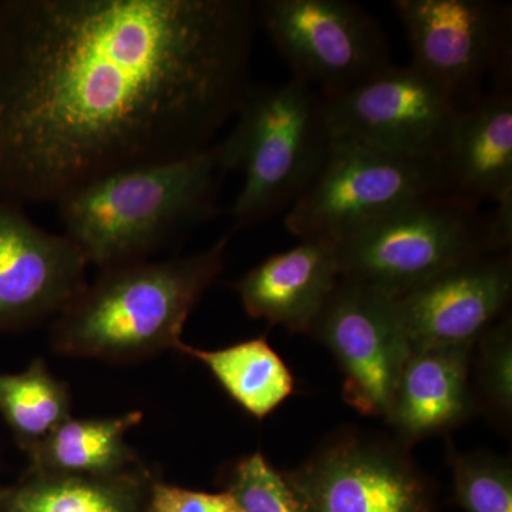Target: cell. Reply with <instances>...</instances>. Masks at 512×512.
<instances>
[{
    "instance_id": "6da1fadb",
    "label": "cell",
    "mask_w": 512,
    "mask_h": 512,
    "mask_svg": "<svg viewBox=\"0 0 512 512\" xmlns=\"http://www.w3.org/2000/svg\"><path fill=\"white\" fill-rule=\"evenodd\" d=\"M248 0H0V195L194 156L251 90Z\"/></svg>"
},
{
    "instance_id": "7a4b0ae2",
    "label": "cell",
    "mask_w": 512,
    "mask_h": 512,
    "mask_svg": "<svg viewBox=\"0 0 512 512\" xmlns=\"http://www.w3.org/2000/svg\"><path fill=\"white\" fill-rule=\"evenodd\" d=\"M227 174L214 143L194 156L104 175L56 202L63 234L100 271L148 261L218 214Z\"/></svg>"
},
{
    "instance_id": "3957f363",
    "label": "cell",
    "mask_w": 512,
    "mask_h": 512,
    "mask_svg": "<svg viewBox=\"0 0 512 512\" xmlns=\"http://www.w3.org/2000/svg\"><path fill=\"white\" fill-rule=\"evenodd\" d=\"M229 238L197 254L103 269L53 322V350L131 363L177 349L188 316L224 269Z\"/></svg>"
},
{
    "instance_id": "277c9868",
    "label": "cell",
    "mask_w": 512,
    "mask_h": 512,
    "mask_svg": "<svg viewBox=\"0 0 512 512\" xmlns=\"http://www.w3.org/2000/svg\"><path fill=\"white\" fill-rule=\"evenodd\" d=\"M235 117L218 146L227 173L244 174L231 210L238 229L289 210L319 173L333 138L323 97L295 79L252 86Z\"/></svg>"
},
{
    "instance_id": "5b68a950",
    "label": "cell",
    "mask_w": 512,
    "mask_h": 512,
    "mask_svg": "<svg viewBox=\"0 0 512 512\" xmlns=\"http://www.w3.org/2000/svg\"><path fill=\"white\" fill-rule=\"evenodd\" d=\"M335 248L340 279L396 299L454 266L491 254L487 215L454 192L407 202Z\"/></svg>"
},
{
    "instance_id": "8992f818",
    "label": "cell",
    "mask_w": 512,
    "mask_h": 512,
    "mask_svg": "<svg viewBox=\"0 0 512 512\" xmlns=\"http://www.w3.org/2000/svg\"><path fill=\"white\" fill-rule=\"evenodd\" d=\"M451 192L443 158L386 153L333 140L309 187L289 208L285 227L305 241L338 245L407 202Z\"/></svg>"
},
{
    "instance_id": "52a82bcc",
    "label": "cell",
    "mask_w": 512,
    "mask_h": 512,
    "mask_svg": "<svg viewBox=\"0 0 512 512\" xmlns=\"http://www.w3.org/2000/svg\"><path fill=\"white\" fill-rule=\"evenodd\" d=\"M256 20L292 70L323 97L339 96L392 64L383 29L346 0H264Z\"/></svg>"
},
{
    "instance_id": "ba28073f",
    "label": "cell",
    "mask_w": 512,
    "mask_h": 512,
    "mask_svg": "<svg viewBox=\"0 0 512 512\" xmlns=\"http://www.w3.org/2000/svg\"><path fill=\"white\" fill-rule=\"evenodd\" d=\"M412 66L458 107L483 96L484 80L511 84V6L494 0H396Z\"/></svg>"
},
{
    "instance_id": "9c48e42d",
    "label": "cell",
    "mask_w": 512,
    "mask_h": 512,
    "mask_svg": "<svg viewBox=\"0 0 512 512\" xmlns=\"http://www.w3.org/2000/svg\"><path fill=\"white\" fill-rule=\"evenodd\" d=\"M323 103L333 140L417 158H443L461 111L412 64L392 63Z\"/></svg>"
},
{
    "instance_id": "30bf717a",
    "label": "cell",
    "mask_w": 512,
    "mask_h": 512,
    "mask_svg": "<svg viewBox=\"0 0 512 512\" xmlns=\"http://www.w3.org/2000/svg\"><path fill=\"white\" fill-rule=\"evenodd\" d=\"M311 335L338 360L343 400L363 416L384 419L412 352L399 301L340 279Z\"/></svg>"
},
{
    "instance_id": "8fae6325",
    "label": "cell",
    "mask_w": 512,
    "mask_h": 512,
    "mask_svg": "<svg viewBox=\"0 0 512 512\" xmlns=\"http://www.w3.org/2000/svg\"><path fill=\"white\" fill-rule=\"evenodd\" d=\"M308 512H434L429 481L403 448L346 433L284 473Z\"/></svg>"
},
{
    "instance_id": "7c38bea8",
    "label": "cell",
    "mask_w": 512,
    "mask_h": 512,
    "mask_svg": "<svg viewBox=\"0 0 512 512\" xmlns=\"http://www.w3.org/2000/svg\"><path fill=\"white\" fill-rule=\"evenodd\" d=\"M87 268L66 235L39 227L0 195V335L56 319L86 288Z\"/></svg>"
},
{
    "instance_id": "4fadbf2b",
    "label": "cell",
    "mask_w": 512,
    "mask_h": 512,
    "mask_svg": "<svg viewBox=\"0 0 512 512\" xmlns=\"http://www.w3.org/2000/svg\"><path fill=\"white\" fill-rule=\"evenodd\" d=\"M512 295L511 255L487 254L448 269L397 299L412 350L476 345Z\"/></svg>"
},
{
    "instance_id": "5bb4252c",
    "label": "cell",
    "mask_w": 512,
    "mask_h": 512,
    "mask_svg": "<svg viewBox=\"0 0 512 512\" xmlns=\"http://www.w3.org/2000/svg\"><path fill=\"white\" fill-rule=\"evenodd\" d=\"M474 346L410 352L384 416L403 443L447 433L476 413V390L471 386Z\"/></svg>"
},
{
    "instance_id": "9a60e30c",
    "label": "cell",
    "mask_w": 512,
    "mask_h": 512,
    "mask_svg": "<svg viewBox=\"0 0 512 512\" xmlns=\"http://www.w3.org/2000/svg\"><path fill=\"white\" fill-rule=\"evenodd\" d=\"M340 281L335 245L305 239L268 256L232 285L251 318L311 335Z\"/></svg>"
},
{
    "instance_id": "2e32d148",
    "label": "cell",
    "mask_w": 512,
    "mask_h": 512,
    "mask_svg": "<svg viewBox=\"0 0 512 512\" xmlns=\"http://www.w3.org/2000/svg\"><path fill=\"white\" fill-rule=\"evenodd\" d=\"M450 190L468 201L512 195L511 86H495L461 109L443 156Z\"/></svg>"
},
{
    "instance_id": "e0dca14e",
    "label": "cell",
    "mask_w": 512,
    "mask_h": 512,
    "mask_svg": "<svg viewBox=\"0 0 512 512\" xmlns=\"http://www.w3.org/2000/svg\"><path fill=\"white\" fill-rule=\"evenodd\" d=\"M151 480L140 466L113 476L29 470L0 488V512H144Z\"/></svg>"
},
{
    "instance_id": "ac0fdd59",
    "label": "cell",
    "mask_w": 512,
    "mask_h": 512,
    "mask_svg": "<svg viewBox=\"0 0 512 512\" xmlns=\"http://www.w3.org/2000/svg\"><path fill=\"white\" fill-rule=\"evenodd\" d=\"M144 419L143 412L114 417L67 419L26 454L30 470L69 476H113L137 466L126 434Z\"/></svg>"
},
{
    "instance_id": "d6986e66",
    "label": "cell",
    "mask_w": 512,
    "mask_h": 512,
    "mask_svg": "<svg viewBox=\"0 0 512 512\" xmlns=\"http://www.w3.org/2000/svg\"><path fill=\"white\" fill-rule=\"evenodd\" d=\"M175 350L207 367L224 392L255 419L264 420L295 390L291 370L265 338L217 350L192 348L183 342Z\"/></svg>"
},
{
    "instance_id": "ffe728a7",
    "label": "cell",
    "mask_w": 512,
    "mask_h": 512,
    "mask_svg": "<svg viewBox=\"0 0 512 512\" xmlns=\"http://www.w3.org/2000/svg\"><path fill=\"white\" fill-rule=\"evenodd\" d=\"M72 394L43 359H35L18 375L0 373V416L23 451L45 440L70 419Z\"/></svg>"
},
{
    "instance_id": "44dd1931",
    "label": "cell",
    "mask_w": 512,
    "mask_h": 512,
    "mask_svg": "<svg viewBox=\"0 0 512 512\" xmlns=\"http://www.w3.org/2000/svg\"><path fill=\"white\" fill-rule=\"evenodd\" d=\"M454 498L466 512H512L510 461L488 453H451Z\"/></svg>"
},
{
    "instance_id": "7402d4cb",
    "label": "cell",
    "mask_w": 512,
    "mask_h": 512,
    "mask_svg": "<svg viewBox=\"0 0 512 512\" xmlns=\"http://www.w3.org/2000/svg\"><path fill=\"white\" fill-rule=\"evenodd\" d=\"M477 402L507 426L512 416V322L505 315L476 343Z\"/></svg>"
},
{
    "instance_id": "603a6c76",
    "label": "cell",
    "mask_w": 512,
    "mask_h": 512,
    "mask_svg": "<svg viewBox=\"0 0 512 512\" xmlns=\"http://www.w3.org/2000/svg\"><path fill=\"white\" fill-rule=\"evenodd\" d=\"M224 491L232 495L241 512H308L285 474L261 453L248 454L232 464Z\"/></svg>"
},
{
    "instance_id": "cb8c5ba5",
    "label": "cell",
    "mask_w": 512,
    "mask_h": 512,
    "mask_svg": "<svg viewBox=\"0 0 512 512\" xmlns=\"http://www.w3.org/2000/svg\"><path fill=\"white\" fill-rule=\"evenodd\" d=\"M147 512H241L227 491L204 493L177 485L151 481L147 495Z\"/></svg>"
}]
</instances>
